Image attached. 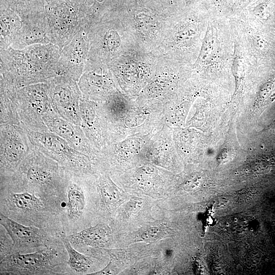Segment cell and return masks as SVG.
I'll return each mask as SVG.
<instances>
[{"mask_svg": "<svg viewBox=\"0 0 275 275\" xmlns=\"http://www.w3.org/2000/svg\"><path fill=\"white\" fill-rule=\"evenodd\" d=\"M100 103L111 143L155 132L166 124L163 104L157 100L131 96L118 91Z\"/></svg>", "mask_w": 275, "mask_h": 275, "instance_id": "obj_1", "label": "cell"}, {"mask_svg": "<svg viewBox=\"0 0 275 275\" xmlns=\"http://www.w3.org/2000/svg\"><path fill=\"white\" fill-rule=\"evenodd\" d=\"M61 51L52 43L0 50V78L18 88L45 82L59 76Z\"/></svg>", "mask_w": 275, "mask_h": 275, "instance_id": "obj_2", "label": "cell"}, {"mask_svg": "<svg viewBox=\"0 0 275 275\" xmlns=\"http://www.w3.org/2000/svg\"><path fill=\"white\" fill-rule=\"evenodd\" d=\"M51 195L26 188L7 177H1V212L19 222L43 228L45 218L61 207Z\"/></svg>", "mask_w": 275, "mask_h": 275, "instance_id": "obj_3", "label": "cell"}, {"mask_svg": "<svg viewBox=\"0 0 275 275\" xmlns=\"http://www.w3.org/2000/svg\"><path fill=\"white\" fill-rule=\"evenodd\" d=\"M88 61L108 65L115 59L138 50L120 14L108 13L88 28Z\"/></svg>", "mask_w": 275, "mask_h": 275, "instance_id": "obj_4", "label": "cell"}, {"mask_svg": "<svg viewBox=\"0 0 275 275\" xmlns=\"http://www.w3.org/2000/svg\"><path fill=\"white\" fill-rule=\"evenodd\" d=\"M6 176L26 188L47 195L66 193V171L33 147L17 171Z\"/></svg>", "mask_w": 275, "mask_h": 275, "instance_id": "obj_5", "label": "cell"}, {"mask_svg": "<svg viewBox=\"0 0 275 275\" xmlns=\"http://www.w3.org/2000/svg\"><path fill=\"white\" fill-rule=\"evenodd\" d=\"M25 130L33 147L55 160L67 172L92 177L102 171L99 159L77 151L60 136L52 132Z\"/></svg>", "mask_w": 275, "mask_h": 275, "instance_id": "obj_6", "label": "cell"}, {"mask_svg": "<svg viewBox=\"0 0 275 275\" xmlns=\"http://www.w3.org/2000/svg\"><path fill=\"white\" fill-rule=\"evenodd\" d=\"M158 61V58L151 52L134 49L115 59L107 66L121 92L136 96L152 79Z\"/></svg>", "mask_w": 275, "mask_h": 275, "instance_id": "obj_7", "label": "cell"}, {"mask_svg": "<svg viewBox=\"0 0 275 275\" xmlns=\"http://www.w3.org/2000/svg\"><path fill=\"white\" fill-rule=\"evenodd\" d=\"M44 13L49 26L52 43L61 49L85 26L88 25L82 0H48Z\"/></svg>", "mask_w": 275, "mask_h": 275, "instance_id": "obj_8", "label": "cell"}, {"mask_svg": "<svg viewBox=\"0 0 275 275\" xmlns=\"http://www.w3.org/2000/svg\"><path fill=\"white\" fill-rule=\"evenodd\" d=\"M16 105L20 125L25 130L41 133L51 132L43 121V116L52 108L45 82L18 89Z\"/></svg>", "mask_w": 275, "mask_h": 275, "instance_id": "obj_9", "label": "cell"}, {"mask_svg": "<svg viewBox=\"0 0 275 275\" xmlns=\"http://www.w3.org/2000/svg\"><path fill=\"white\" fill-rule=\"evenodd\" d=\"M51 245L30 253L16 252L1 260V274H54L63 264L58 251Z\"/></svg>", "mask_w": 275, "mask_h": 275, "instance_id": "obj_10", "label": "cell"}, {"mask_svg": "<svg viewBox=\"0 0 275 275\" xmlns=\"http://www.w3.org/2000/svg\"><path fill=\"white\" fill-rule=\"evenodd\" d=\"M130 31L138 50L152 53L160 44L168 17L145 9L120 14Z\"/></svg>", "mask_w": 275, "mask_h": 275, "instance_id": "obj_11", "label": "cell"}, {"mask_svg": "<svg viewBox=\"0 0 275 275\" xmlns=\"http://www.w3.org/2000/svg\"><path fill=\"white\" fill-rule=\"evenodd\" d=\"M33 149L20 124L0 125L1 176L14 173Z\"/></svg>", "mask_w": 275, "mask_h": 275, "instance_id": "obj_12", "label": "cell"}, {"mask_svg": "<svg viewBox=\"0 0 275 275\" xmlns=\"http://www.w3.org/2000/svg\"><path fill=\"white\" fill-rule=\"evenodd\" d=\"M45 82L54 110L64 119L81 126L79 105L82 96L77 81L68 76L59 75Z\"/></svg>", "mask_w": 275, "mask_h": 275, "instance_id": "obj_13", "label": "cell"}, {"mask_svg": "<svg viewBox=\"0 0 275 275\" xmlns=\"http://www.w3.org/2000/svg\"><path fill=\"white\" fill-rule=\"evenodd\" d=\"M82 97L101 102L112 94L120 91L108 66L88 61L77 81Z\"/></svg>", "mask_w": 275, "mask_h": 275, "instance_id": "obj_14", "label": "cell"}, {"mask_svg": "<svg viewBox=\"0 0 275 275\" xmlns=\"http://www.w3.org/2000/svg\"><path fill=\"white\" fill-rule=\"evenodd\" d=\"M88 25L82 28L62 48L58 61L59 75L78 80L88 61Z\"/></svg>", "mask_w": 275, "mask_h": 275, "instance_id": "obj_15", "label": "cell"}, {"mask_svg": "<svg viewBox=\"0 0 275 275\" xmlns=\"http://www.w3.org/2000/svg\"><path fill=\"white\" fill-rule=\"evenodd\" d=\"M1 225L10 237L13 253L29 251L51 245L52 239L43 228L21 224L1 212Z\"/></svg>", "mask_w": 275, "mask_h": 275, "instance_id": "obj_16", "label": "cell"}, {"mask_svg": "<svg viewBox=\"0 0 275 275\" xmlns=\"http://www.w3.org/2000/svg\"><path fill=\"white\" fill-rule=\"evenodd\" d=\"M81 127L97 150L111 143L107 124L100 102L84 98L80 102Z\"/></svg>", "mask_w": 275, "mask_h": 275, "instance_id": "obj_17", "label": "cell"}, {"mask_svg": "<svg viewBox=\"0 0 275 275\" xmlns=\"http://www.w3.org/2000/svg\"><path fill=\"white\" fill-rule=\"evenodd\" d=\"M43 119L51 132L64 139L74 149L93 158H99V151L90 142L80 126L64 119L53 107L45 113Z\"/></svg>", "mask_w": 275, "mask_h": 275, "instance_id": "obj_18", "label": "cell"}, {"mask_svg": "<svg viewBox=\"0 0 275 275\" xmlns=\"http://www.w3.org/2000/svg\"><path fill=\"white\" fill-rule=\"evenodd\" d=\"M178 63V62L158 58L153 76L138 96L157 100L163 104L171 100L175 91Z\"/></svg>", "mask_w": 275, "mask_h": 275, "instance_id": "obj_19", "label": "cell"}, {"mask_svg": "<svg viewBox=\"0 0 275 275\" xmlns=\"http://www.w3.org/2000/svg\"><path fill=\"white\" fill-rule=\"evenodd\" d=\"M52 43L48 22L44 12L22 19V25L11 47L22 49L37 44Z\"/></svg>", "mask_w": 275, "mask_h": 275, "instance_id": "obj_20", "label": "cell"}, {"mask_svg": "<svg viewBox=\"0 0 275 275\" xmlns=\"http://www.w3.org/2000/svg\"><path fill=\"white\" fill-rule=\"evenodd\" d=\"M66 213L67 219L75 223L83 217L86 207V190L94 176L77 175L66 171Z\"/></svg>", "mask_w": 275, "mask_h": 275, "instance_id": "obj_21", "label": "cell"}, {"mask_svg": "<svg viewBox=\"0 0 275 275\" xmlns=\"http://www.w3.org/2000/svg\"><path fill=\"white\" fill-rule=\"evenodd\" d=\"M67 237L75 248L86 246L104 247L111 239V231L106 225L98 224L68 235Z\"/></svg>", "mask_w": 275, "mask_h": 275, "instance_id": "obj_22", "label": "cell"}, {"mask_svg": "<svg viewBox=\"0 0 275 275\" xmlns=\"http://www.w3.org/2000/svg\"><path fill=\"white\" fill-rule=\"evenodd\" d=\"M0 50L9 47L22 25L19 15L8 6L0 4Z\"/></svg>", "mask_w": 275, "mask_h": 275, "instance_id": "obj_23", "label": "cell"}, {"mask_svg": "<svg viewBox=\"0 0 275 275\" xmlns=\"http://www.w3.org/2000/svg\"><path fill=\"white\" fill-rule=\"evenodd\" d=\"M18 89L0 78V125L20 124L15 101Z\"/></svg>", "mask_w": 275, "mask_h": 275, "instance_id": "obj_24", "label": "cell"}, {"mask_svg": "<svg viewBox=\"0 0 275 275\" xmlns=\"http://www.w3.org/2000/svg\"><path fill=\"white\" fill-rule=\"evenodd\" d=\"M59 236L68 254L67 264L75 272L79 273L86 272L92 264L91 259L77 251L69 242L67 235L64 232L60 233Z\"/></svg>", "mask_w": 275, "mask_h": 275, "instance_id": "obj_25", "label": "cell"}, {"mask_svg": "<svg viewBox=\"0 0 275 275\" xmlns=\"http://www.w3.org/2000/svg\"><path fill=\"white\" fill-rule=\"evenodd\" d=\"M45 0H0L17 12L21 19L44 12Z\"/></svg>", "mask_w": 275, "mask_h": 275, "instance_id": "obj_26", "label": "cell"}, {"mask_svg": "<svg viewBox=\"0 0 275 275\" xmlns=\"http://www.w3.org/2000/svg\"><path fill=\"white\" fill-rule=\"evenodd\" d=\"M216 47V39L213 35L212 29L210 27H208L203 39L195 64L200 65L208 62L215 53Z\"/></svg>", "mask_w": 275, "mask_h": 275, "instance_id": "obj_27", "label": "cell"}, {"mask_svg": "<svg viewBox=\"0 0 275 275\" xmlns=\"http://www.w3.org/2000/svg\"><path fill=\"white\" fill-rule=\"evenodd\" d=\"M246 65L244 59L240 55L235 56L232 66V71L236 82L235 92L240 86L245 74Z\"/></svg>", "mask_w": 275, "mask_h": 275, "instance_id": "obj_28", "label": "cell"}, {"mask_svg": "<svg viewBox=\"0 0 275 275\" xmlns=\"http://www.w3.org/2000/svg\"><path fill=\"white\" fill-rule=\"evenodd\" d=\"M275 87L274 83L272 81H268L262 84L258 92V97L260 101L266 100L272 93Z\"/></svg>", "mask_w": 275, "mask_h": 275, "instance_id": "obj_29", "label": "cell"}, {"mask_svg": "<svg viewBox=\"0 0 275 275\" xmlns=\"http://www.w3.org/2000/svg\"><path fill=\"white\" fill-rule=\"evenodd\" d=\"M161 231L157 227L149 228L144 231L141 235V239L144 241H152L159 238Z\"/></svg>", "mask_w": 275, "mask_h": 275, "instance_id": "obj_30", "label": "cell"}, {"mask_svg": "<svg viewBox=\"0 0 275 275\" xmlns=\"http://www.w3.org/2000/svg\"><path fill=\"white\" fill-rule=\"evenodd\" d=\"M201 178L198 175H193L187 178L183 184V188L186 191L196 189L200 185Z\"/></svg>", "mask_w": 275, "mask_h": 275, "instance_id": "obj_31", "label": "cell"}, {"mask_svg": "<svg viewBox=\"0 0 275 275\" xmlns=\"http://www.w3.org/2000/svg\"><path fill=\"white\" fill-rule=\"evenodd\" d=\"M266 129H271L275 130V120Z\"/></svg>", "mask_w": 275, "mask_h": 275, "instance_id": "obj_32", "label": "cell"}, {"mask_svg": "<svg viewBox=\"0 0 275 275\" xmlns=\"http://www.w3.org/2000/svg\"><path fill=\"white\" fill-rule=\"evenodd\" d=\"M271 100H273L275 99V93H274L271 97Z\"/></svg>", "mask_w": 275, "mask_h": 275, "instance_id": "obj_33", "label": "cell"}, {"mask_svg": "<svg viewBox=\"0 0 275 275\" xmlns=\"http://www.w3.org/2000/svg\"><path fill=\"white\" fill-rule=\"evenodd\" d=\"M45 2H46V1H48V0H45Z\"/></svg>", "mask_w": 275, "mask_h": 275, "instance_id": "obj_34", "label": "cell"}]
</instances>
